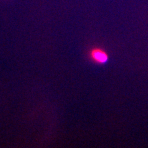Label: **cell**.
<instances>
[{"mask_svg": "<svg viewBox=\"0 0 148 148\" xmlns=\"http://www.w3.org/2000/svg\"><path fill=\"white\" fill-rule=\"evenodd\" d=\"M90 58L95 63L104 64L109 60V56L104 50L100 48H92L90 52Z\"/></svg>", "mask_w": 148, "mask_h": 148, "instance_id": "obj_1", "label": "cell"}]
</instances>
